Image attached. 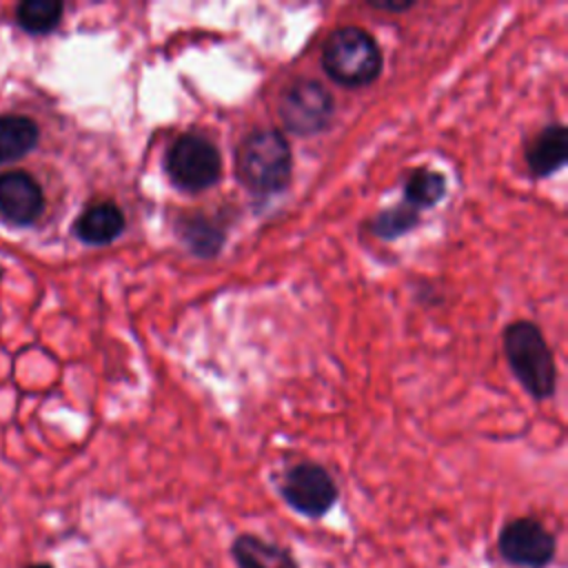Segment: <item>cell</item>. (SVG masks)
Here are the masks:
<instances>
[{
	"instance_id": "6da1fadb",
	"label": "cell",
	"mask_w": 568,
	"mask_h": 568,
	"mask_svg": "<svg viewBox=\"0 0 568 568\" xmlns=\"http://www.w3.org/2000/svg\"><path fill=\"white\" fill-rule=\"evenodd\" d=\"M291 169V144L277 129H255L242 140L237 149V178L242 186L255 195H273L286 189Z\"/></svg>"
},
{
	"instance_id": "7a4b0ae2",
	"label": "cell",
	"mask_w": 568,
	"mask_h": 568,
	"mask_svg": "<svg viewBox=\"0 0 568 568\" xmlns=\"http://www.w3.org/2000/svg\"><path fill=\"white\" fill-rule=\"evenodd\" d=\"M504 353L513 375L535 399H546L555 393L557 368L539 326L528 320L508 324L504 331Z\"/></svg>"
},
{
	"instance_id": "3957f363",
	"label": "cell",
	"mask_w": 568,
	"mask_h": 568,
	"mask_svg": "<svg viewBox=\"0 0 568 568\" xmlns=\"http://www.w3.org/2000/svg\"><path fill=\"white\" fill-rule=\"evenodd\" d=\"M382 62L377 40L362 27H339L322 47L326 75L344 87L371 84L382 71Z\"/></svg>"
},
{
	"instance_id": "277c9868",
	"label": "cell",
	"mask_w": 568,
	"mask_h": 568,
	"mask_svg": "<svg viewBox=\"0 0 568 568\" xmlns=\"http://www.w3.org/2000/svg\"><path fill=\"white\" fill-rule=\"evenodd\" d=\"M166 173L182 191H204L222 175V155L217 146L200 133L178 135L166 151Z\"/></svg>"
},
{
	"instance_id": "5b68a950",
	"label": "cell",
	"mask_w": 568,
	"mask_h": 568,
	"mask_svg": "<svg viewBox=\"0 0 568 568\" xmlns=\"http://www.w3.org/2000/svg\"><path fill=\"white\" fill-rule=\"evenodd\" d=\"M280 495L291 510L308 519H320L335 506L339 490L324 466L315 462H300L284 473Z\"/></svg>"
},
{
	"instance_id": "8992f818",
	"label": "cell",
	"mask_w": 568,
	"mask_h": 568,
	"mask_svg": "<svg viewBox=\"0 0 568 568\" xmlns=\"http://www.w3.org/2000/svg\"><path fill=\"white\" fill-rule=\"evenodd\" d=\"M335 102L331 91L317 80H295L280 98V118L286 131L313 135L326 129L333 120Z\"/></svg>"
},
{
	"instance_id": "52a82bcc",
	"label": "cell",
	"mask_w": 568,
	"mask_h": 568,
	"mask_svg": "<svg viewBox=\"0 0 568 568\" xmlns=\"http://www.w3.org/2000/svg\"><path fill=\"white\" fill-rule=\"evenodd\" d=\"M501 559L517 568H546L557 555V537L535 517L510 519L497 537Z\"/></svg>"
},
{
	"instance_id": "ba28073f",
	"label": "cell",
	"mask_w": 568,
	"mask_h": 568,
	"mask_svg": "<svg viewBox=\"0 0 568 568\" xmlns=\"http://www.w3.org/2000/svg\"><path fill=\"white\" fill-rule=\"evenodd\" d=\"M44 197L40 184L24 171L0 175V215L18 226L31 224L42 213Z\"/></svg>"
},
{
	"instance_id": "9c48e42d",
	"label": "cell",
	"mask_w": 568,
	"mask_h": 568,
	"mask_svg": "<svg viewBox=\"0 0 568 568\" xmlns=\"http://www.w3.org/2000/svg\"><path fill=\"white\" fill-rule=\"evenodd\" d=\"M231 559L237 568H300L295 555L255 532H242L231 541Z\"/></svg>"
},
{
	"instance_id": "30bf717a",
	"label": "cell",
	"mask_w": 568,
	"mask_h": 568,
	"mask_svg": "<svg viewBox=\"0 0 568 568\" xmlns=\"http://www.w3.org/2000/svg\"><path fill=\"white\" fill-rule=\"evenodd\" d=\"M568 160V131L564 124H548L526 146V164L535 178H548Z\"/></svg>"
},
{
	"instance_id": "8fae6325",
	"label": "cell",
	"mask_w": 568,
	"mask_h": 568,
	"mask_svg": "<svg viewBox=\"0 0 568 568\" xmlns=\"http://www.w3.org/2000/svg\"><path fill=\"white\" fill-rule=\"evenodd\" d=\"M124 231V213L122 209L111 202L102 200L82 211V215L75 220V235L84 244H109Z\"/></svg>"
},
{
	"instance_id": "7c38bea8",
	"label": "cell",
	"mask_w": 568,
	"mask_h": 568,
	"mask_svg": "<svg viewBox=\"0 0 568 568\" xmlns=\"http://www.w3.org/2000/svg\"><path fill=\"white\" fill-rule=\"evenodd\" d=\"M38 126L24 115H0V164L20 160L38 142Z\"/></svg>"
},
{
	"instance_id": "4fadbf2b",
	"label": "cell",
	"mask_w": 568,
	"mask_h": 568,
	"mask_svg": "<svg viewBox=\"0 0 568 568\" xmlns=\"http://www.w3.org/2000/svg\"><path fill=\"white\" fill-rule=\"evenodd\" d=\"M178 231L186 246L202 257H211L224 244V233L204 215H184L178 222Z\"/></svg>"
},
{
	"instance_id": "5bb4252c",
	"label": "cell",
	"mask_w": 568,
	"mask_h": 568,
	"mask_svg": "<svg viewBox=\"0 0 568 568\" xmlns=\"http://www.w3.org/2000/svg\"><path fill=\"white\" fill-rule=\"evenodd\" d=\"M446 191V178L433 169H415L404 184V202L413 209L435 206Z\"/></svg>"
},
{
	"instance_id": "9a60e30c",
	"label": "cell",
	"mask_w": 568,
	"mask_h": 568,
	"mask_svg": "<svg viewBox=\"0 0 568 568\" xmlns=\"http://www.w3.org/2000/svg\"><path fill=\"white\" fill-rule=\"evenodd\" d=\"M62 9L64 7L58 0H27L18 7L16 20L29 33H47L58 27Z\"/></svg>"
},
{
	"instance_id": "2e32d148",
	"label": "cell",
	"mask_w": 568,
	"mask_h": 568,
	"mask_svg": "<svg viewBox=\"0 0 568 568\" xmlns=\"http://www.w3.org/2000/svg\"><path fill=\"white\" fill-rule=\"evenodd\" d=\"M417 222H419V211L402 202L393 209H384L382 213H377L375 220L371 222V229L377 237L393 240L408 233L413 226H417Z\"/></svg>"
},
{
	"instance_id": "e0dca14e",
	"label": "cell",
	"mask_w": 568,
	"mask_h": 568,
	"mask_svg": "<svg viewBox=\"0 0 568 568\" xmlns=\"http://www.w3.org/2000/svg\"><path fill=\"white\" fill-rule=\"evenodd\" d=\"M413 2H371L373 9H382V11H406Z\"/></svg>"
},
{
	"instance_id": "ac0fdd59",
	"label": "cell",
	"mask_w": 568,
	"mask_h": 568,
	"mask_svg": "<svg viewBox=\"0 0 568 568\" xmlns=\"http://www.w3.org/2000/svg\"><path fill=\"white\" fill-rule=\"evenodd\" d=\"M24 568H53V566L47 564V561H40V564H29V566H24Z\"/></svg>"
}]
</instances>
